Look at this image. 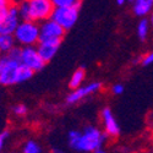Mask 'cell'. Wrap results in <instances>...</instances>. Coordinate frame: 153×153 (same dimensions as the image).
Returning <instances> with one entry per match:
<instances>
[{
  "label": "cell",
  "instance_id": "ffe728a7",
  "mask_svg": "<svg viewBox=\"0 0 153 153\" xmlns=\"http://www.w3.org/2000/svg\"><path fill=\"white\" fill-rule=\"evenodd\" d=\"M21 53H22V47H21V45H16V47L12 48L6 55H7L9 58H11V59L20 61V60H21Z\"/></svg>",
  "mask_w": 153,
  "mask_h": 153
},
{
  "label": "cell",
  "instance_id": "4dcf8cb0",
  "mask_svg": "<svg viewBox=\"0 0 153 153\" xmlns=\"http://www.w3.org/2000/svg\"><path fill=\"white\" fill-rule=\"evenodd\" d=\"M0 153H1V152H0Z\"/></svg>",
  "mask_w": 153,
  "mask_h": 153
},
{
  "label": "cell",
  "instance_id": "9c48e42d",
  "mask_svg": "<svg viewBox=\"0 0 153 153\" xmlns=\"http://www.w3.org/2000/svg\"><path fill=\"white\" fill-rule=\"evenodd\" d=\"M21 16L19 12V6L15 3L12 5L6 14L0 19V32L7 33V34H14L17 26L21 22Z\"/></svg>",
  "mask_w": 153,
  "mask_h": 153
},
{
  "label": "cell",
  "instance_id": "d4e9b609",
  "mask_svg": "<svg viewBox=\"0 0 153 153\" xmlns=\"http://www.w3.org/2000/svg\"><path fill=\"white\" fill-rule=\"evenodd\" d=\"M52 153H65V152H64L62 149H60V148H53Z\"/></svg>",
  "mask_w": 153,
  "mask_h": 153
},
{
  "label": "cell",
  "instance_id": "7402d4cb",
  "mask_svg": "<svg viewBox=\"0 0 153 153\" xmlns=\"http://www.w3.org/2000/svg\"><path fill=\"white\" fill-rule=\"evenodd\" d=\"M9 137H10V131L9 130H4L3 132H0V152L4 149Z\"/></svg>",
  "mask_w": 153,
  "mask_h": 153
},
{
  "label": "cell",
  "instance_id": "52a82bcc",
  "mask_svg": "<svg viewBox=\"0 0 153 153\" xmlns=\"http://www.w3.org/2000/svg\"><path fill=\"white\" fill-rule=\"evenodd\" d=\"M100 90H103V82H100V81H93L88 85H82L77 88H75V90H71V92L66 96L65 102L69 105L76 104L79 102L86 99L87 97L100 92Z\"/></svg>",
  "mask_w": 153,
  "mask_h": 153
},
{
  "label": "cell",
  "instance_id": "4316f807",
  "mask_svg": "<svg viewBox=\"0 0 153 153\" xmlns=\"http://www.w3.org/2000/svg\"><path fill=\"white\" fill-rule=\"evenodd\" d=\"M149 23H151V27L153 28V11L151 12V17H149Z\"/></svg>",
  "mask_w": 153,
  "mask_h": 153
},
{
  "label": "cell",
  "instance_id": "30bf717a",
  "mask_svg": "<svg viewBox=\"0 0 153 153\" xmlns=\"http://www.w3.org/2000/svg\"><path fill=\"white\" fill-rule=\"evenodd\" d=\"M100 120L103 123V127H104V132L107 134V136L110 137H117L120 135L121 130L120 126L118 124V120L114 117V114L111 111L110 108L105 107L102 109L100 111Z\"/></svg>",
  "mask_w": 153,
  "mask_h": 153
},
{
  "label": "cell",
  "instance_id": "d6986e66",
  "mask_svg": "<svg viewBox=\"0 0 153 153\" xmlns=\"http://www.w3.org/2000/svg\"><path fill=\"white\" fill-rule=\"evenodd\" d=\"M14 4H15L14 0H0V19L6 14L9 9Z\"/></svg>",
  "mask_w": 153,
  "mask_h": 153
},
{
  "label": "cell",
  "instance_id": "44dd1931",
  "mask_svg": "<svg viewBox=\"0 0 153 153\" xmlns=\"http://www.w3.org/2000/svg\"><path fill=\"white\" fill-rule=\"evenodd\" d=\"M140 62H141L142 66H149L153 64V50L149 53H147L146 55H143L142 58H140Z\"/></svg>",
  "mask_w": 153,
  "mask_h": 153
},
{
  "label": "cell",
  "instance_id": "9a60e30c",
  "mask_svg": "<svg viewBox=\"0 0 153 153\" xmlns=\"http://www.w3.org/2000/svg\"><path fill=\"white\" fill-rule=\"evenodd\" d=\"M149 31H151V23H149V20L142 17L140 20V22L137 23V28H136V33H137V37L138 39L143 42L146 41L148 36H149Z\"/></svg>",
  "mask_w": 153,
  "mask_h": 153
},
{
  "label": "cell",
  "instance_id": "f546056e",
  "mask_svg": "<svg viewBox=\"0 0 153 153\" xmlns=\"http://www.w3.org/2000/svg\"><path fill=\"white\" fill-rule=\"evenodd\" d=\"M0 34H1V32H0Z\"/></svg>",
  "mask_w": 153,
  "mask_h": 153
},
{
  "label": "cell",
  "instance_id": "e0dca14e",
  "mask_svg": "<svg viewBox=\"0 0 153 153\" xmlns=\"http://www.w3.org/2000/svg\"><path fill=\"white\" fill-rule=\"evenodd\" d=\"M55 7L60 6H74V5H81L82 0H52Z\"/></svg>",
  "mask_w": 153,
  "mask_h": 153
},
{
  "label": "cell",
  "instance_id": "7a4b0ae2",
  "mask_svg": "<svg viewBox=\"0 0 153 153\" xmlns=\"http://www.w3.org/2000/svg\"><path fill=\"white\" fill-rule=\"evenodd\" d=\"M17 45L28 47L39 43V23L31 20H22L14 32Z\"/></svg>",
  "mask_w": 153,
  "mask_h": 153
},
{
  "label": "cell",
  "instance_id": "484cf974",
  "mask_svg": "<svg viewBox=\"0 0 153 153\" xmlns=\"http://www.w3.org/2000/svg\"><path fill=\"white\" fill-rule=\"evenodd\" d=\"M126 1H129V0H117V4L118 5H124Z\"/></svg>",
  "mask_w": 153,
  "mask_h": 153
},
{
  "label": "cell",
  "instance_id": "83f0119b",
  "mask_svg": "<svg viewBox=\"0 0 153 153\" xmlns=\"http://www.w3.org/2000/svg\"><path fill=\"white\" fill-rule=\"evenodd\" d=\"M3 56H4V55H3L1 53H0V61H1V59H3Z\"/></svg>",
  "mask_w": 153,
  "mask_h": 153
},
{
  "label": "cell",
  "instance_id": "5b68a950",
  "mask_svg": "<svg viewBox=\"0 0 153 153\" xmlns=\"http://www.w3.org/2000/svg\"><path fill=\"white\" fill-rule=\"evenodd\" d=\"M28 20L41 23L49 20L55 9L52 0H27Z\"/></svg>",
  "mask_w": 153,
  "mask_h": 153
},
{
  "label": "cell",
  "instance_id": "4fadbf2b",
  "mask_svg": "<svg viewBox=\"0 0 153 153\" xmlns=\"http://www.w3.org/2000/svg\"><path fill=\"white\" fill-rule=\"evenodd\" d=\"M16 45H17V43H16L14 34H7V33L0 34V53L3 55H6L10 50Z\"/></svg>",
  "mask_w": 153,
  "mask_h": 153
},
{
  "label": "cell",
  "instance_id": "8992f818",
  "mask_svg": "<svg viewBox=\"0 0 153 153\" xmlns=\"http://www.w3.org/2000/svg\"><path fill=\"white\" fill-rule=\"evenodd\" d=\"M80 7H81V5L55 7L50 19L54 20L56 23H59L65 31H69L75 26V23L77 22Z\"/></svg>",
  "mask_w": 153,
  "mask_h": 153
},
{
  "label": "cell",
  "instance_id": "277c9868",
  "mask_svg": "<svg viewBox=\"0 0 153 153\" xmlns=\"http://www.w3.org/2000/svg\"><path fill=\"white\" fill-rule=\"evenodd\" d=\"M22 64L4 55L0 61V86H12L19 83V72Z\"/></svg>",
  "mask_w": 153,
  "mask_h": 153
},
{
  "label": "cell",
  "instance_id": "8fae6325",
  "mask_svg": "<svg viewBox=\"0 0 153 153\" xmlns=\"http://www.w3.org/2000/svg\"><path fill=\"white\" fill-rule=\"evenodd\" d=\"M132 11L137 17H146L153 11V0H134Z\"/></svg>",
  "mask_w": 153,
  "mask_h": 153
},
{
  "label": "cell",
  "instance_id": "ac0fdd59",
  "mask_svg": "<svg viewBox=\"0 0 153 153\" xmlns=\"http://www.w3.org/2000/svg\"><path fill=\"white\" fill-rule=\"evenodd\" d=\"M12 113H14V115H16V117H25V115H27L28 108L22 103H19L12 107Z\"/></svg>",
  "mask_w": 153,
  "mask_h": 153
},
{
  "label": "cell",
  "instance_id": "ba28073f",
  "mask_svg": "<svg viewBox=\"0 0 153 153\" xmlns=\"http://www.w3.org/2000/svg\"><path fill=\"white\" fill-rule=\"evenodd\" d=\"M20 62L23 66L31 69L33 72H39L44 69L45 61L42 59V56L38 53L37 45H28V47H22V53H21V60Z\"/></svg>",
  "mask_w": 153,
  "mask_h": 153
},
{
  "label": "cell",
  "instance_id": "3957f363",
  "mask_svg": "<svg viewBox=\"0 0 153 153\" xmlns=\"http://www.w3.org/2000/svg\"><path fill=\"white\" fill-rule=\"evenodd\" d=\"M65 30L54 20L49 19L39 23V43L60 44L65 37Z\"/></svg>",
  "mask_w": 153,
  "mask_h": 153
},
{
  "label": "cell",
  "instance_id": "6da1fadb",
  "mask_svg": "<svg viewBox=\"0 0 153 153\" xmlns=\"http://www.w3.org/2000/svg\"><path fill=\"white\" fill-rule=\"evenodd\" d=\"M107 134L94 125H88L83 130H71L68 134L69 147L79 153H92L105 142Z\"/></svg>",
  "mask_w": 153,
  "mask_h": 153
},
{
  "label": "cell",
  "instance_id": "2e32d148",
  "mask_svg": "<svg viewBox=\"0 0 153 153\" xmlns=\"http://www.w3.org/2000/svg\"><path fill=\"white\" fill-rule=\"evenodd\" d=\"M22 153H42V147L34 140H28L22 146Z\"/></svg>",
  "mask_w": 153,
  "mask_h": 153
},
{
  "label": "cell",
  "instance_id": "cb8c5ba5",
  "mask_svg": "<svg viewBox=\"0 0 153 153\" xmlns=\"http://www.w3.org/2000/svg\"><path fill=\"white\" fill-rule=\"evenodd\" d=\"M92 153H107V151L104 149V147H103V146H102V147H98L97 149H94Z\"/></svg>",
  "mask_w": 153,
  "mask_h": 153
},
{
  "label": "cell",
  "instance_id": "7c38bea8",
  "mask_svg": "<svg viewBox=\"0 0 153 153\" xmlns=\"http://www.w3.org/2000/svg\"><path fill=\"white\" fill-rule=\"evenodd\" d=\"M59 47L60 44H54V43H38L37 44L38 53H39V55L45 62H49L53 60V58L58 53Z\"/></svg>",
  "mask_w": 153,
  "mask_h": 153
},
{
  "label": "cell",
  "instance_id": "5bb4252c",
  "mask_svg": "<svg viewBox=\"0 0 153 153\" xmlns=\"http://www.w3.org/2000/svg\"><path fill=\"white\" fill-rule=\"evenodd\" d=\"M85 79H86V70H85V68L76 69L72 72L71 77L69 80V87H70V90H75V88L82 86V82L85 81Z\"/></svg>",
  "mask_w": 153,
  "mask_h": 153
},
{
  "label": "cell",
  "instance_id": "603a6c76",
  "mask_svg": "<svg viewBox=\"0 0 153 153\" xmlns=\"http://www.w3.org/2000/svg\"><path fill=\"white\" fill-rule=\"evenodd\" d=\"M124 91H125V87L121 83H114L111 86V93L114 96H120L124 93Z\"/></svg>",
  "mask_w": 153,
  "mask_h": 153
},
{
  "label": "cell",
  "instance_id": "f1b7e54d",
  "mask_svg": "<svg viewBox=\"0 0 153 153\" xmlns=\"http://www.w3.org/2000/svg\"><path fill=\"white\" fill-rule=\"evenodd\" d=\"M129 1H131V3H132V1H134V0H129Z\"/></svg>",
  "mask_w": 153,
  "mask_h": 153
}]
</instances>
